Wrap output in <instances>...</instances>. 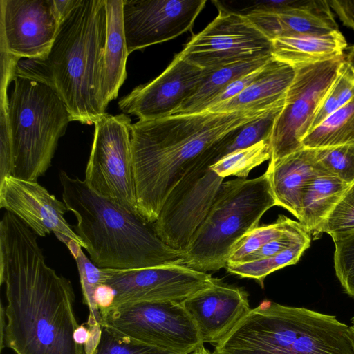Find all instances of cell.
<instances>
[{
	"label": "cell",
	"mask_w": 354,
	"mask_h": 354,
	"mask_svg": "<svg viewBox=\"0 0 354 354\" xmlns=\"http://www.w3.org/2000/svg\"><path fill=\"white\" fill-rule=\"evenodd\" d=\"M14 71L10 65L1 67L0 100V181L12 173V149L8 119V87L13 80Z\"/></svg>",
	"instance_id": "cell-32"
},
{
	"label": "cell",
	"mask_w": 354,
	"mask_h": 354,
	"mask_svg": "<svg viewBox=\"0 0 354 354\" xmlns=\"http://www.w3.org/2000/svg\"><path fill=\"white\" fill-rule=\"evenodd\" d=\"M266 171L277 205L287 209L299 221L308 185L317 175L327 174L316 158L315 149L305 147L269 163Z\"/></svg>",
	"instance_id": "cell-19"
},
{
	"label": "cell",
	"mask_w": 354,
	"mask_h": 354,
	"mask_svg": "<svg viewBox=\"0 0 354 354\" xmlns=\"http://www.w3.org/2000/svg\"><path fill=\"white\" fill-rule=\"evenodd\" d=\"M272 44V57L295 68L340 57L347 46L339 30L324 35L278 37Z\"/></svg>",
	"instance_id": "cell-22"
},
{
	"label": "cell",
	"mask_w": 354,
	"mask_h": 354,
	"mask_svg": "<svg viewBox=\"0 0 354 354\" xmlns=\"http://www.w3.org/2000/svg\"><path fill=\"white\" fill-rule=\"evenodd\" d=\"M107 14L106 40L102 75L101 99L106 109L118 97L127 78L129 54L123 24V0H105Z\"/></svg>",
	"instance_id": "cell-21"
},
{
	"label": "cell",
	"mask_w": 354,
	"mask_h": 354,
	"mask_svg": "<svg viewBox=\"0 0 354 354\" xmlns=\"http://www.w3.org/2000/svg\"><path fill=\"white\" fill-rule=\"evenodd\" d=\"M0 51L46 59L61 21L53 0H0Z\"/></svg>",
	"instance_id": "cell-13"
},
{
	"label": "cell",
	"mask_w": 354,
	"mask_h": 354,
	"mask_svg": "<svg viewBox=\"0 0 354 354\" xmlns=\"http://www.w3.org/2000/svg\"><path fill=\"white\" fill-rule=\"evenodd\" d=\"M265 65L248 73L233 81L221 93L212 100L206 109L214 105L228 100L242 92L260 75Z\"/></svg>",
	"instance_id": "cell-37"
},
{
	"label": "cell",
	"mask_w": 354,
	"mask_h": 354,
	"mask_svg": "<svg viewBox=\"0 0 354 354\" xmlns=\"http://www.w3.org/2000/svg\"><path fill=\"white\" fill-rule=\"evenodd\" d=\"M102 326L176 354L203 345L198 327L180 302L161 301L122 306L101 315Z\"/></svg>",
	"instance_id": "cell-9"
},
{
	"label": "cell",
	"mask_w": 354,
	"mask_h": 354,
	"mask_svg": "<svg viewBox=\"0 0 354 354\" xmlns=\"http://www.w3.org/2000/svg\"><path fill=\"white\" fill-rule=\"evenodd\" d=\"M102 284L111 287L115 298L109 310L140 302H182L218 279L182 264H167L139 269L103 268Z\"/></svg>",
	"instance_id": "cell-12"
},
{
	"label": "cell",
	"mask_w": 354,
	"mask_h": 354,
	"mask_svg": "<svg viewBox=\"0 0 354 354\" xmlns=\"http://www.w3.org/2000/svg\"><path fill=\"white\" fill-rule=\"evenodd\" d=\"M271 158L270 139L261 140L250 147L231 152L211 165L220 177L234 176L246 178L250 171Z\"/></svg>",
	"instance_id": "cell-28"
},
{
	"label": "cell",
	"mask_w": 354,
	"mask_h": 354,
	"mask_svg": "<svg viewBox=\"0 0 354 354\" xmlns=\"http://www.w3.org/2000/svg\"><path fill=\"white\" fill-rule=\"evenodd\" d=\"M243 15L271 40L324 35L339 30L328 1L304 0L301 6L290 9L255 10Z\"/></svg>",
	"instance_id": "cell-18"
},
{
	"label": "cell",
	"mask_w": 354,
	"mask_h": 354,
	"mask_svg": "<svg viewBox=\"0 0 354 354\" xmlns=\"http://www.w3.org/2000/svg\"><path fill=\"white\" fill-rule=\"evenodd\" d=\"M196 323L203 343H219L250 311L242 288L217 279L181 302Z\"/></svg>",
	"instance_id": "cell-17"
},
{
	"label": "cell",
	"mask_w": 354,
	"mask_h": 354,
	"mask_svg": "<svg viewBox=\"0 0 354 354\" xmlns=\"http://www.w3.org/2000/svg\"><path fill=\"white\" fill-rule=\"evenodd\" d=\"M283 215L269 225L257 227L245 234L233 247L227 265L241 263L267 243L283 235L295 223ZM226 265V266H227Z\"/></svg>",
	"instance_id": "cell-29"
},
{
	"label": "cell",
	"mask_w": 354,
	"mask_h": 354,
	"mask_svg": "<svg viewBox=\"0 0 354 354\" xmlns=\"http://www.w3.org/2000/svg\"><path fill=\"white\" fill-rule=\"evenodd\" d=\"M114 298L115 292L109 286L101 284L96 288L94 294V299L100 310V315L111 307Z\"/></svg>",
	"instance_id": "cell-39"
},
{
	"label": "cell",
	"mask_w": 354,
	"mask_h": 354,
	"mask_svg": "<svg viewBox=\"0 0 354 354\" xmlns=\"http://www.w3.org/2000/svg\"><path fill=\"white\" fill-rule=\"evenodd\" d=\"M70 250L76 261L82 286L83 302L89 310L87 321L88 327L100 325L103 321L95 299L94 294L96 288L101 284L105 278V272L103 268L97 267L83 252L82 246L73 240L63 238L60 240Z\"/></svg>",
	"instance_id": "cell-26"
},
{
	"label": "cell",
	"mask_w": 354,
	"mask_h": 354,
	"mask_svg": "<svg viewBox=\"0 0 354 354\" xmlns=\"http://www.w3.org/2000/svg\"><path fill=\"white\" fill-rule=\"evenodd\" d=\"M206 0H123L129 54L191 30Z\"/></svg>",
	"instance_id": "cell-14"
},
{
	"label": "cell",
	"mask_w": 354,
	"mask_h": 354,
	"mask_svg": "<svg viewBox=\"0 0 354 354\" xmlns=\"http://www.w3.org/2000/svg\"><path fill=\"white\" fill-rule=\"evenodd\" d=\"M351 322L352 325L354 326V315L351 317Z\"/></svg>",
	"instance_id": "cell-45"
},
{
	"label": "cell",
	"mask_w": 354,
	"mask_h": 354,
	"mask_svg": "<svg viewBox=\"0 0 354 354\" xmlns=\"http://www.w3.org/2000/svg\"><path fill=\"white\" fill-rule=\"evenodd\" d=\"M0 207L24 222L37 236L53 232L59 239L68 238L84 248L64 215L68 210L37 181L8 176L0 181Z\"/></svg>",
	"instance_id": "cell-16"
},
{
	"label": "cell",
	"mask_w": 354,
	"mask_h": 354,
	"mask_svg": "<svg viewBox=\"0 0 354 354\" xmlns=\"http://www.w3.org/2000/svg\"><path fill=\"white\" fill-rule=\"evenodd\" d=\"M349 186L336 176L317 175L305 189L299 222L313 234Z\"/></svg>",
	"instance_id": "cell-23"
},
{
	"label": "cell",
	"mask_w": 354,
	"mask_h": 354,
	"mask_svg": "<svg viewBox=\"0 0 354 354\" xmlns=\"http://www.w3.org/2000/svg\"><path fill=\"white\" fill-rule=\"evenodd\" d=\"M333 242L336 276L344 292L354 299V233Z\"/></svg>",
	"instance_id": "cell-36"
},
{
	"label": "cell",
	"mask_w": 354,
	"mask_h": 354,
	"mask_svg": "<svg viewBox=\"0 0 354 354\" xmlns=\"http://www.w3.org/2000/svg\"><path fill=\"white\" fill-rule=\"evenodd\" d=\"M327 233L333 241L354 233V183L317 228L314 235Z\"/></svg>",
	"instance_id": "cell-31"
},
{
	"label": "cell",
	"mask_w": 354,
	"mask_h": 354,
	"mask_svg": "<svg viewBox=\"0 0 354 354\" xmlns=\"http://www.w3.org/2000/svg\"><path fill=\"white\" fill-rule=\"evenodd\" d=\"M93 354H176L119 335L102 326L99 344Z\"/></svg>",
	"instance_id": "cell-35"
},
{
	"label": "cell",
	"mask_w": 354,
	"mask_h": 354,
	"mask_svg": "<svg viewBox=\"0 0 354 354\" xmlns=\"http://www.w3.org/2000/svg\"><path fill=\"white\" fill-rule=\"evenodd\" d=\"M315 149L316 158L327 174L349 185L354 183V144Z\"/></svg>",
	"instance_id": "cell-33"
},
{
	"label": "cell",
	"mask_w": 354,
	"mask_h": 354,
	"mask_svg": "<svg viewBox=\"0 0 354 354\" xmlns=\"http://www.w3.org/2000/svg\"><path fill=\"white\" fill-rule=\"evenodd\" d=\"M277 205L270 176L225 181L204 220L184 250L183 265L207 272L225 267L235 244L258 227L265 212Z\"/></svg>",
	"instance_id": "cell-6"
},
{
	"label": "cell",
	"mask_w": 354,
	"mask_h": 354,
	"mask_svg": "<svg viewBox=\"0 0 354 354\" xmlns=\"http://www.w3.org/2000/svg\"><path fill=\"white\" fill-rule=\"evenodd\" d=\"M311 240L297 243L281 252L264 259L227 265L228 272L241 278L256 280L262 288L265 278L272 272L290 265L295 264L303 253L310 247Z\"/></svg>",
	"instance_id": "cell-27"
},
{
	"label": "cell",
	"mask_w": 354,
	"mask_h": 354,
	"mask_svg": "<svg viewBox=\"0 0 354 354\" xmlns=\"http://www.w3.org/2000/svg\"><path fill=\"white\" fill-rule=\"evenodd\" d=\"M272 58L268 57L237 62L214 69L172 115L190 114L205 111L212 100L233 81L265 65Z\"/></svg>",
	"instance_id": "cell-24"
},
{
	"label": "cell",
	"mask_w": 354,
	"mask_h": 354,
	"mask_svg": "<svg viewBox=\"0 0 354 354\" xmlns=\"http://www.w3.org/2000/svg\"><path fill=\"white\" fill-rule=\"evenodd\" d=\"M328 2L342 23L354 31V0H332Z\"/></svg>",
	"instance_id": "cell-38"
},
{
	"label": "cell",
	"mask_w": 354,
	"mask_h": 354,
	"mask_svg": "<svg viewBox=\"0 0 354 354\" xmlns=\"http://www.w3.org/2000/svg\"><path fill=\"white\" fill-rule=\"evenodd\" d=\"M345 60L354 71V44L350 48L349 52L345 57Z\"/></svg>",
	"instance_id": "cell-42"
},
{
	"label": "cell",
	"mask_w": 354,
	"mask_h": 354,
	"mask_svg": "<svg viewBox=\"0 0 354 354\" xmlns=\"http://www.w3.org/2000/svg\"><path fill=\"white\" fill-rule=\"evenodd\" d=\"M62 200L77 219L73 230L100 268L131 270L182 264L185 252L163 242L153 224L96 193L78 177L59 174Z\"/></svg>",
	"instance_id": "cell-3"
},
{
	"label": "cell",
	"mask_w": 354,
	"mask_h": 354,
	"mask_svg": "<svg viewBox=\"0 0 354 354\" xmlns=\"http://www.w3.org/2000/svg\"><path fill=\"white\" fill-rule=\"evenodd\" d=\"M348 335L354 351V326H348Z\"/></svg>",
	"instance_id": "cell-44"
},
{
	"label": "cell",
	"mask_w": 354,
	"mask_h": 354,
	"mask_svg": "<svg viewBox=\"0 0 354 354\" xmlns=\"http://www.w3.org/2000/svg\"><path fill=\"white\" fill-rule=\"evenodd\" d=\"M212 354H354L348 326L334 315L261 301Z\"/></svg>",
	"instance_id": "cell-5"
},
{
	"label": "cell",
	"mask_w": 354,
	"mask_h": 354,
	"mask_svg": "<svg viewBox=\"0 0 354 354\" xmlns=\"http://www.w3.org/2000/svg\"><path fill=\"white\" fill-rule=\"evenodd\" d=\"M301 144L308 149L354 144V99L310 130Z\"/></svg>",
	"instance_id": "cell-25"
},
{
	"label": "cell",
	"mask_w": 354,
	"mask_h": 354,
	"mask_svg": "<svg viewBox=\"0 0 354 354\" xmlns=\"http://www.w3.org/2000/svg\"><path fill=\"white\" fill-rule=\"evenodd\" d=\"M190 354H212V353L208 349L205 348L204 345H203Z\"/></svg>",
	"instance_id": "cell-43"
},
{
	"label": "cell",
	"mask_w": 354,
	"mask_h": 354,
	"mask_svg": "<svg viewBox=\"0 0 354 354\" xmlns=\"http://www.w3.org/2000/svg\"><path fill=\"white\" fill-rule=\"evenodd\" d=\"M272 108L203 111L131 124L133 171L140 215L153 224L167 196L192 162L207 150L234 138L244 126Z\"/></svg>",
	"instance_id": "cell-2"
},
{
	"label": "cell",
	"mask_w": 354,
	"mask_h": 354,
	"mask_svg": "<svg viewBox=\"0 0 354 354\" xmlns=\"http://www.w3.org/2000/svg\"><path fill=\"white\" fill-rule=\"evenodd\" d=\"M345 61L343 55L333 59L295 68L283 108L274 122L269 163L303 148L315 113L336 79Z\"/></svg>",
	"instance_id": "cell-10"
},
{
	"label": "cell",
	"mask_w": 354,
	"mask_h": 354,
	"mask_svg": "<svg viewBox=\"0 0 354 354\" xmlns=\"http://www.w3.org/2000/svg\"><path fill=\"white\" fill-rule=\"evenodd\" d=\"M217 17L180 52L192 64L214 70L234 63L272 56V40L245 15L218 9Z\"/></svg>",
	"instance_id": "cell-11"
},
{
	"label": "cell",
	"mask_w": 354,
	"mask_h": 354,
	"mask_svg": "<svg viewBox=\"0 0 354 354\" xmlns=\"http://www.w3.org/2000/svg\"><path fill=\"white\" fill-rule=\"evenodd\" d=\"M212 71L192 64L178 53L160 75L122 97L119 109L141 120L171 115Z\"/></svg>",
	"instance_id": "cell-15"
},
{
	"label": "cell",
	"mask_w": 354,
	"mask_h": 354,
	"mask_svg": "<svg viewBox=\"0 0 354 354\" xmlns=\"http://www.w3.org/2000/svg\"><path fill=\"white\" fill-rule=\"evenodd\" d=\"M95 131L84 180L98 194L140 215L131 148V119L107 113L94 123Z\"/></svg>",
	"instance_id": "cell-8"
},
{
	"label": "cell",
	"mask_w": 354,
	"mask_h": 354,
	"mask_svg": "<svg viewBox=\"0 0 354 354\" xmlns=\"http://www.w3.org/2000/svg\"><path fill=\"white\" fill-rule=\"evenodd\" d=\"M73 336L74 340L77 344L84 346L90 337L88 327H86L83 324L80 325L75 329Z\"/></svg>",
	"instance_id": "cell-41"
},
{
	"label": "cell",
	"mask_w": 354,
	"mask_h": 354,
	"mask_svg": "<svg viewBox=\"0 0 354 354\" xmlns=\"http://www.w3.org/2000/svg\"><path fill=\"white\" fill-rule=\"evenodd\" d=\"M295 75V68L272 57L260 75L242 92L205 111L230 112L271 109L285 100Z\"/></svg>",
	"instance_id": "cell-20"
},
{
	"label": "cell",
	"mask_w": 354,
	"mask_h": 354,
	"mask_svg": "<svg viewBox=\"0 0 354 354\" xmlns=\"http://www.w3.org/2000/svg\"><path fill=\"white\" fill-rule=\"evenodd\" d=\"M353 99L354 71L345 60L318 107L309 131Z\"/></svg>",
	"instance_id": "cell-30"
},
{
	"label": "cell",
	"mask_w": 354,
	"mask_h": 354,
	"mask_svg": "<svg viewBox=\"0 0 354 354\" xmlns=\"http://www.w3.org/2000/svg\"><path fill=\"white\" fill-rule=\"evenodd\" d=\"M284 103L285 101L272 108L263 116L244 126L227 147L226 155L250 147L261 140L270 139L274 122L283 108Z\"/></svg>",
	"instance_id": "cell-34"
},
{
	"label": "cell",
	"mask_w": 354,
	"mask_h": 354,
	"mask_svg": "<svg viewBox=\"0 0 354 354\" xmlns=\"http://www.w3.org/2000/svg\"><path fill=\"white\" fill-rule=\"evenodd\" d=\"M8 119L12 149L11 176L37 181L51 165L58 141L71 120L53 87L14 75Z\"/></svg>",
	"instance_id": "cell-7"
},
{
	"label": "cell",
	"mask_w": 354,
	"mask_h": 354,
	"mask_svg": "<svg viewBox=\"0 0 354 354\" xmlns=\"http://www.w3.org/2000/svg\"><path fill=\"white\" fill-rule=\"evenodd\" d=\"M1 349L15 354H85L74 340L80 326L71 282L48 266L37 235L13 214L0 222Z\"/></svg>",
	"instance_id": "cell-1"
},
{
	"label": "cell",
	"mask_w": 354,
	"mask_h": 354,
	"mask_svg": "<svg viewBox=\"0 0 354 354\" xmlns=\"http://www.w3.org/2000/svg\"><path fill=\"white\" fill-rule=\"evenodd\" d=\"M106 32L105 0H78L43 59L48 85L65 104L71 122L91 125L106 113L101 86Z\"/></svg>",
	"instance_id": "cell-4"
},
{
	"label": "cell",
	"mask_w": 354,
	"mask_h": 354,
	"mask_svg": "<svg viewBox=\"0 0 354 354\" xmlns=\"http://www.w3.org/2000/svg\"><path fill=\"white\" fill-rule=\"evenodd\" d=\"M56 13L61 22L75 6L78 0H53Z\"/></svg>",
	"instance_id": "cell-40"
}]
</instances>
